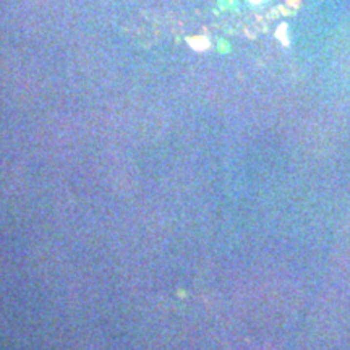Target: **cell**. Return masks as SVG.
I'll list each match as a JSON object with an SVG mask.
<instances>
[{
  "instance_id": "cell-1",
  "label": "cell",
  "mask_w": 350,
  "mask_h": 350,
  "mask_svg": "<svg viewBox=\"0 0 350 350\" xmlns=\"http://www.w3.org/2000/svg\"><path fill=\"white\" fill-rule=\"evenodd\" d=\"M198 41L191 39V45H193L195 49H205L207 47V41H205V38H196Z\"/></svg>"
},
{
  "instance_id": "cell-2",
  "label": "cell",
  "mask_w": 350,
  "mask_h": 350,
  "mask_svg": "<svg viewBox=\"0 0 350 350\" xmlns=\"http://www.w3.org/2000/svg\"><path fill=\"white\" fill-rule=\"evenodd\" d=\"M251 2H261V0H251Z\"/></svg>"
}]
</instances>
